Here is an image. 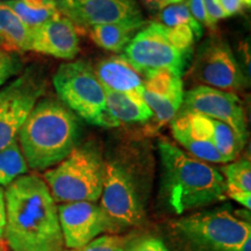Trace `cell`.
<instances>
[{
  "instance_id": "obj_13",
  "label": "cell",
  "mask_w": 251,
  "mask_h": 251,
  "mask_svg": "<svg viewBox=\"0 0 251 251\" xmlns=\"http://www.w3.org/2000/svg\"><path fill=\"white\" fill-rule=\"evenodd\" d=\"M59 225L67 249H78L105 231L114 229L102 208L96 202L76 201L57 205Z\"/></svg>"
},
{
  "instance_id": "obj_15",
  "label": "cell",
  "mask_w": 251,
  "mask_h": 251,
  "mask_svg": "<svg viewBox=\"0 0 251 251\" xmlns=\"http://www.w3.org/2000/svg\"><path fill=\"white\" fill-rule=\"evenodd\" d=\"M175 140L200 161L225 163L213 143L212 119L191 112H179L171 121Z\"/></svg>"
},
{
  "instance_id": "obj_17",
  "label": "cell",
  "mask_w": 251,
  "mask_h": 251,
  "mask_svg": "<svg viewBox=\"0 0 251 251\" xmlns=\"http://www.w3.org/2000/svg\"><path fill=\"white\" fill-rule=\"evenodd\" d=\"M93 70L106 89L142 98L144 77L124 55H115L102 59Z\"/></svg>"
},
{
  "instance_id": "obj_25",
  "label": "cell",
  "mask_w": 251,
  "mask_h": 251,
  "mask_svg": "<svg viewBox=\"0 0 251 251\" xmlns=\"http://www.w3.org/2000/svg\"><path fill=\"white\" fill-rule=\"evenodd\" d=\"M157 19H158L157 23L163 25L166 28H174L177 26H183V25L202 27V25L198 23L196 19L193 18L187 1L165 6L161 9Z\"/></svg>"
},
{
  "instance_id": "obj_24",
  "label": "cell",
  "mask_w": 251,
  "mask_h": 251,
  "mask_svg": "<svg viewBox=\"0 0 251 251\" xmlns=\"http://www.w3.org/2000/svg\"><path fill=\"white\" fill-rule=\"evenodd\" d=\"M28 165L18 141L0 150V186L7 187L19 177L26 175Z\"/></svg>"
},
{
  "instance_id": "obj_11",
  "label": "cell",
  "mask_w": 251,
  "mask_h": 251,
  "mask_svg": "<svg viewBox=\"0 0 251 251\" xmlns=\"http://www.w3.org/2000/svg\"><path fill=\"white\" fill-rule=\"evenodd\" d=\"M58 9L78 30L99 25L144 21L135 0H58Z\"/></svg>"
},
{
  "instance_id": "obj_21",
  "label": "cell",
  "mask_w": 251,
  "mask_h": 251,
  "mask_svg": "<svg viewBox=\"0 0 251 251\" xmlns=\"http://www.w3.org/2000/svg\"><path fill=\"white\" fill-rule=\"evenodd\" d=\"M146 21L99 25L90 28L91 40L100 48L112 52H122Z\"/></svg>"
},
{
  "instance_id": "obj_34",
  "label": "cell",
  "mask_w": 251,
  "mask_h": 251,
  "mask_svg": "<svg viewBox=\"0 0 251 251\" xmlns=\"http://www.w3.org/2000/svg\"><path fill=\"white\" fill-rule=\"evenodd\" d=\"M237 251H251V237H248L247 240L241 244Z\"/></svg>"
},
{
  "instance_id": "obj_8",
  "label": "cell",
  "mask_w": 251,
  "mask_h": 251,
  "mask_svg": "<svg viewBox=\"0 0 251 251\" xmlns=\"http://www.w3.org/2000/svg\"><path fill=\"white\" fill-rule=\"evenodd\" d=\"M100 207L115 231L136 227L144 218L140 187L133 171L120 159L105 162Z\"/></svg>"
},
{
  "instance_id": "obj_22",
  "label": "cell",
  "mask_w": 251,
  "mask_h": 251,
  "mask_svg": "<svg viewBox=\"0 0 251 251\" xmlns=\"http://www.w3.org/2000/svg\"><path fill=\"white\" fill-rule=\"evenodd\" d=\"M6 4L30 28L39 27L61 15L58 0H12Z\"/></svg>"
},
{
  "instance_id": "obj_12",
  "label": "cell",
  "mask_w": 251,
  "mask_h": 251,
  "mask_svg": "<svg viewBox=\"0 0 251 251\" xmlns=\"http://www.w3.org/2000/svg\"><path fill=\"white\" fill-rule=\"evenodd\" d=\"M179 112H191L228 125L236 133L248 139L247 119L241 100L227 91L198 85L184 93Z\"/></svg>"
},
{
  "instance_id": "obj_20",
  "label": "cell",
  "mask_w": 251,
  "mask_h": 251,
  "mask_svg": "<svg viewBox=\"0 0 251 251\" xmlns=\"http://www.w3.org/2000/svg\"><path fill=\"white\" fill-rule=\"evenodd\" d=\"M221 175L226 183V196L244 208H251V165L249 159H238L222 166Z\"/></svg>"
},
{
  "instance_id": "obj_6",
  "label": "cell",
  "mask_w": 251,
  "mask_h": 251,
  "mask_svg": "<svg viewBox=\"0 0 251 251\" xmlns=\"http://www.w3.org/2000/svg\"><path fill=\"white\" fill-rule=\"evenodd\" d=\"M176 235L191 250L237 251L251 237V225L228 208H215L184 216L174 224Z\"/></svg>"
},
{
  "instance_id": "obj_32",
  "label": "cell",
  "mask_w": 251,
  "mask_h": 251,
  "mask_svg": "<svg viewBox=\"0 0 251 251\" xmlns=\"http://www.w3.org/2000/svg\"><path fill=\"white\" fill-rule=\"evenodd\" d=\"M6 226V202H5V190L0 186V240L4 236Z\"/></svg>"
},
{
  "instance_id": "obj_26",
  "label": "cell",
  "mask_w": 251,
  "mask_h": 251,
  "mask_svg": "<svg viewBox=\"0 0 251 251\" xmlns=\"http://www.w3.org/2000/svg\"><path fill=\"white\" fill-rule=\"evenodd\" d=\"M127 241L120 235H100L84 247L63 251H125Z\"/></svg>"
},
{
  "instance_id": "obj_33",
  "label": "cell",
  "mask_w": 251,
  "mask_h": 251,
  "mask_svg": "<svg viewBox=\"0 0 251 251\" xmlns=\"http://www.w3.org/2000/svg\"><path fill=\"white\" fill-rule=\"evenodd\" d=\"M146 4L147 7L153 8V9H162L165 7V1L166 0H142Z\"/></svg>"
},
{
  "instance_id": "obj_3",
  "label": "cell",
  "mask_w": 251,
  "mask_h": 251,
  "mask_svg": "<svg viewBox=\"0 0 251 251\" xmlns=\"http://www.w3.org/2000/svg\"><path fill=\"white\" fill-rule=\"evenodd\" d=\"M79 124L58 99H40L18 135V143L31 170L57 165L77 147Z\"/></svg>"
},
{
  "instance_id": "obj_1",
  "label": "cell",
  "mask_w": 251,
  "mask_h": 251,
  "mask_svg": "<svg viewBox=\"0 0 251 251\" xmlns=\"http://www.w3.org/2000/svg\"><path fill=\"white\" fill-rule=\"evenodd\" d=\"M4 237L12 251H63L57 203L37 175H24L5 190Z\"/></svg>"
},
{
  "instance_id": "obj_27",
  "label": "cell",
  "mask_w": 251,
  "mask_h": 251,
  "mask_svg": "<svg viewBox=\"0 0 251 251\" xmlns=\"http://www.w3.org/2000/svg\"><path fill=\"white\" fill-rule=\"evenodd\" d=\"M21 70V61L17 55L5 54L0 57V87Z\"/></svg>"
},
{
  "instance_id": "obj_39",
  "label": "cell",
  "mask_w": 251,
  "mask_h": 251,
  "mask_svg": "<svg viewBox=\"0 0 251 251\" xmlns=\"http://www.w3.org/2000/svg\"><path fill=\"white\" fill-rule=\"evenodd\" d=\"M0 251H4V249H2L1 246H0Z\"/></svg>"
},
{
  "instance_id": "obj_31",
  "label": "cell",
  "mask_w": 251,
  "mask_h": 251,
  "mask_svg": "<svg viewBox=\"0 0 251 251\" xmlns=\"http://www.w3.org/2000/svg\"><path fill=\"white\" fill-rule=\"evenodd\" d=\"M187 4L188 7H190L191 13H192L193 18L196 19L198 23L201 24L202 26L208 27L205 6H203V0H188Z\"/></svg>"
},
{
  "instance_id": "obj_35",
  "label": "cell",
  "mask_w": 251,
  "mask_h": 251,
  "mask_svg": "<svg viewBox=\"0 0 251 251\" xmlns=\"http://www.w3.org/2000/svg\"><path fill=\"white\" fill-rule=\"evenodd\" d=\"M183 1H186V0H166L165 6L172 5V4H179V2H183Z\"/></svg>"
},
{
  "instance_id": "obj_36",
  "label": "cell",
  "mask_w": 251,
  "mask_h": 251,
  "mask_svg": "<svg viewBox=\"0 0 251 251\" xmlns=\"http://www.w3.org/2000/svg\"><path fill=\"white\" fill-rule=\"evenodd\" d=\"M5 54H7V52L4 51V50H1V49H0V57H1V56H4Z\"/></svg>"
},
{
  "instance_id": "obj_10",
  "label": "cell",
  "mask_w": 251,
  "mask_h": 251,
  "mask_svg": "<svg viewBox=\"0 0 251 251\" xmlns=\"http://www.w3.org/2000/svg\"><path fill=\"white\" fill-rule=\"evenodd\" d=\"M192 78L199 85L227 92L241 91L247 78L227 42L220 39L207 40L194 59Z\"/></svg>"
},
{
  "instance_id": "obj_37",
  "label": "cell",
  "mask_w": 251,
  "mask_h": 251,
  "mask_svg": "<svg viewBox=\"0 0 251 251\" xmlns=\"http://www.w3.org/2000/svg\"><path fill=\"white\" fill-rule=\"evenodd\" d=\"M0 49L2 50V42H1V39H0Z\"/></svg>"
},
{
  "instance_id": "obj_16",
  "label": "cell",
  "mask_w": 251,
  "mask_h": 251,
  "mask_svg": "<svg viewBox=\"0 0 251 251\" xmlns=\"http://www.w3.org/2000/svg\"><path fill=\"white\" fill-rule=\"evenodd\" d=\"M78 31L68 18L58 15L39 27L31 28L29 51L70 61L79 52Z\"/></svg>"
},
{
  "instance_id": "obj_29",
  "label": "cell",
  "mask_w": 251,
  "mask_h": 251,
  "mask_svg": "<svg viewBox=\"0 0 251 251\" xmlns=\"http://www.w3.org/2000/svg\"><path fill=\"white\" fill-rule=\"evenodd\" d=\"M203 6H205V12L207 17V23H208L209 29H215L216 24L220 20L228 18L227 14L222 9L219 0H203Z\"/></svg>"
},
{
  "instance_id": "obj_38",
  "label": "cell",
  "mask_w": 251,
  "mask_h": 251,
  "mask_svg": "<svg viewBox=\"0 0 251 251\" xmlns=\"http://www.w3.org/2000/svg\"><path fill=\"white\" fill-rule=\"evenodd\" d=\"M0 1H2V2H6V1H12V0H0Z\"/></svg>"
},
{
  "instance_id": "obj_4",
  "label": "cell",
  "mask_w": 251,
  "mask_h": 251,
  "mask_svg": "<svg viewBox=\"0 0 251 251\" xmlns=\"http://www.w3.org/2000/svg\"><path fill=\"white\" fill-rule=\"evenodd\" d=\"M105 161L92 143L76 147L67 158L46 170L43 180L56 203L96 202L102 192Z\"/></svg>"
},
{
  "instance_id": "obj_7",
  "label": "cell",
  "mask_w": 251,
  "mask_h": 251,
  "mask_svg": "<svg viewBox=\"0 0 251 251\" xmlns=\"http://www.w3.org/2000/svg\"><path fill=\"white\" fill-rule=\"evenodd\" d=\"M122 52L144 78L159 71L181 77L192 56V51L176 46L168 29L157 21L144 24Z\"/></svg>"
},
{
  "instance_id": "obj_9",
  "label": "cell",
  "mask_w": 251,
  "mask_h": 251,
  "mask_svg": "<svg viewBox=\"0 0 251 251\" xmlns=\"http://www.w3.org/2000/svg\"><path fill=\"white\" fill-rule=\"evenodd\" d=\"M46 87L40 72L28 69L0 90V150L17 142L19 131Z\"/></svg>"
},
{
  "instance_id": "obj_23",
  "label": "cell",
  "mask_w": 251,
  "mask_h": 251,
  "mask_svg": "<svg viewBox=\"0 0 251 251\" xmlns=\"http://www.w3.org/2000/svg\"><path fill=\"white\" fill-rule=\"evenodd\" d=\"M213 143H214L216 150L221 155L225 163H230L236 161L240 156L244 146H246L247 139L240 136L233 128L228 125L213 120Z\"/></svg>"
},
{
  "instance_id": "obj_5",
  "label": "cell",
  "mask_w": 251,
  "mask_h": 251,
  "mask_svg": "<svg viewBox=\"0 0 251 251\" xmlns=\"http://www.w3.org/2000/svg\"><path fill=\"white\" fill-rule=\"evenodd\" d=\"M52 84L59 101L76 117L102 128L120 126L109 113L105 89L89 63H63L54 75Z\"/></svg>"
},
{
  "instance_id": "obj_2",
  "label": "cell",
  "mask_w": 251,
  "mask_h": 251,
  "mask_svg": "<svg viewBox=\"0 0 251 251\" xmlns=\"http://www.w3.org/2000/svg\"><path fill=\"white\" fill-rule=\"evenodd\" d=\"M162 193L176 214L224 201L226 183L219 169L200 161L169 140L158 141Z\"/></svg>"
},
{
  "instance_id": "obj_19",
  "label": "cell",
  "mask_w": 251,
  "mask_h": 251,
  "mask_svg": "<svg viewBox=\"0 0 251 251\" xmlns=\"http://www.w3.org/2000/svg\"><path fill=\"white\" fill-rule=\"evenodd\" d=\"M103 89L108 111L119 124H146L152 119V112L142 98Z\"/></svg>"
},
{
  "instance_id": "obj_30",
  "label": "cell",
  "mask_w": 251,
  "mask_h": 251,
  "mask_svg": "<svg viewBox=\"0 0 251 251\" xmlns=\"http://www.w3.org/2000/svg\"><path fill=\"white\" fill-rule=\"evenodd\" d=\"M227 17L241 14L250 8L251 0H219Z\"/></svg>"
},
{
  "instance_id": "obj_28",
  "label": "cell",
  "mask_w": 251,
  "mask_h": 251,
  "mask_svg": "<svg viewBox=\"0 0 251 251\" xmlns=\"http://www.w3.org/2000/svg\"><path fill=\"white\" fill-rule=\"evenodd\" d=\"M125 251H170L162 240L157 237H142L126 247Z\"/></svg>"
},
{
  "instance_id": "obj_14",
  "label": "cell",
  "mask_w": 251,
  "mask_h": 251,
  "mask_svg": "<svg viewBox=\"0 0 251 251\" xmlns=\"http://www.w3.org/2000/svg\"><path fill=\"white\" fill-rule=\"evenodd\" d=\"M142 99L152 112L148 133L152 134L171 122L180 111L184 99L181 77L169 71H159L144 78Z\"/></svg>"
},
{
  "instance_id": "obj_18",
  "label": "cell",
  "mask_w": 251,
  "mask_h": 251,
  "mask_svg": "<svg viewBox=\"0 0 251 251\" xmlns=\"http://www.w3.org/2000/svg\"><path fill=\"white\" fill-rule=\"evenodd\" d=\"M31 28L6 2L0 1V39L6 52L29 51Z\"/></svg>"
}]
</instances>
